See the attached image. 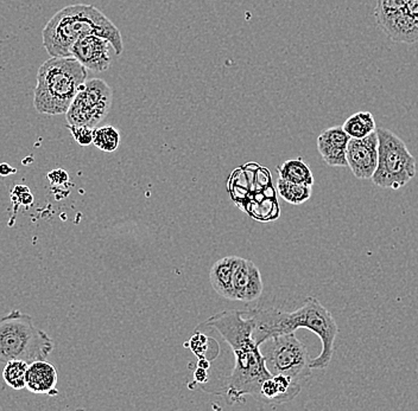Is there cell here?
I'll return each instance as SVG.
<instances>
[{
	"label": "cell",
	"instance_id": "ffe728a7",
	"mask_svg": "<svg viewBox=\"0 0 418 411\" xmlns=\"http://www.w3.org/2000/svg\"><path fill=\"white\" fill-rule=\"evenodd\" d=\"M29 364L24 361H10L6 363L3 378L8 387L15 390H23L27 383V372Z\"/></svg>",
	"mask_w": 418,
	"mask_h": 411
},
{
	"label": "cell",
	"instance_id": "277c9868",
	"mask_svg": "<svg viewBox=\"0 0 418 411\" xmlns=\"http://www.w3.org/2000/svg\"><path fill=\"white\" fill-rule=\"evenodd\" d=\"M55 341L36 326L31 315L18 310L0 317V363L45 361Z\"/></svg>",
	"mask_w": 418,
	"mask_h": 411
},
{
	"label": "cell",
	"instance_id": "7402d4cb",
	"mask_svg": "<svg viewBox=\"0 0 418 411\" xmlns=\"http://www.w3.org/2000/svg\"><path fill=\"white\" fill-rule=\"evenodd\" d=\"M68 130L71 132L74 140L80 146H89L93 144V130L94 128L87 126L68 125Z\"/></svg>",
	"mask_w": 418,
	"mask_h": 411
},
{
	"label": "cell",
	"instance_id": "e0dca14e",
	"mask_svg": "<svg viewBox=\"0 0 418 411\" xmlns=\"http://www.w3.org/2000/svg\"><path fill=\"white\" fill-rule=\"evenodd\" d=\"M277 172L280 174V178L290 183L309 185V186H312L314 184L312 170L304 163L302 158L284 161L277 167Z\"/></svg>",
	"mask_w": 418,
	"mask_h": 411
},
{
	"label": "cell",
	"instance_id": "5bb4252c",
	"mask_svg": "<svg viewBox=\"0 0 418 411\" xmlns=\"http://www.w3.org/2000/svg\"><path fill=\"white\" fill-rule=\"evenodd\" d=\"M59 373L55 366L47 361H34L29 364L25 388L37 395L55 396L57 390Z\"/></svg>",
	"mask_w": 418,
	"mask_h": 411
},
{
	"label": "cell",
	"instance_id": "4fadbf2b",
	"mask_svg": "<svg viewBox=\"0 0 418 411\" xmlns=\"http://www.w3.org/2000/svg\"><path fill=\"white\" fill-rule=\"evenodd\" d=\"M349 135L343 130V126L324 130L317 137V149L326 164L333 167H346V149Z\"/></svg>",
	"mask_w": 418,
	"mask_h": 411
},
{
	"label": "cell",
	"instance_id": "4316f807",
	"mask_svg": "<svg viewBox=\"0 0 418 411\" xmlns=\"http://www.w3.org/2000/svg\"><path fill=\"white\" fill-rule=\"evenodd\" d=\"M194 377H195V380L199 382V383H205L207 378H208V376H207V370L199 366L198 370L194 373Z\"/></svg>",
	"mask_w": 418,
	"mask_h": 411
},
{
	"label": "cell",
	"instance_id": "ba28073f",
	"mask_svg": "<svg viewBox=\"0 0 418 411\" xmlns=\"http://www.w3.org/2000/svg\"><path fill=\"white\" fill-rule=\"evenodd\" d=\"M112 101L113 91L103 80L86 81L66 113L68 125L95 128L110 112Z\"/></svg>",
	"mask_w": 418,
	"mask_h": 411
},
{
	"label": "cell",
	"instance_id": "5b68a950",
	"mask_svg": "<svg viewBox=\"0 0 418 411\" xmlns=\"http://www.w3.org/2000/svg\"><path fill=\"white\" fill-rule=\"evenodd\" d=\"M375 132L378 135V164L372 181L379 188L398 190L416 176V159L395 133L380 127Z\"/></svg>",
	"mask_w": 418,
	"mask_h": 411
},
{
	"label": "cell",
	"instance_id": "9a60e30c",
	"mask_svg": "<svg viewBox=\"0 0 418 411\" xmlns=\"http://www.w3.org/2000/svg\"><path fill=\"white\" fill-rule=\"evenodd\" d=\"M302 387L288 377L276 375L264 380L261 384L259 402L270 405H280L296 398Z\"/></svg>",
	"mask_w": 418,
	"mask_h": 411
},
{
	"label": "cell",
	"instance_id": "2e32d148",
	"mask_svg": "<svg viewBox=\"0 0 418 411\" xmlns=\"http://www.w3.org/2000/svg\"><path fill=\"white\" fill-rule=\"evenodd\" d=\"M237 256H227L224 259L217 260L214 263L209 278L214 290L222 298L229 299L233 301V274L236 268Z\"/></svg>",
	"mask_w": 418,
	"mask_h": 411
},
{
	"label": "cell",
	"instance_id": "8fae6325",
	"mask_svg": "<svg viewBox=\"0 0 418 411\" xmlns=\"http://www.w3.org/2000/svg\"><path fill=\"white\" fill-rule=\"evenodd\" d=\"M259 268L251 260L238 257L233 274V301H254L263 293Z\"/></svg>",
	"mask_w": 418,
	"mask_h": 411
},
{
	"label": "cell",
	"instance_id": "cb8c5ba5",
	"mask_svg": "<svg viewBox=\"0 0 418 411\" xmlns=\"http://www.w3.org/2000/svg\"><path fill=\"white\" fill-rule=\"evenodd\" d=\"M408 0H378L375 12H394L405 8Z\"/></svg>",
	"mask_w": 418,
	"mask_h": 411
},
{
	"label": "cell",
	"instance_id": "30bf717a",
	"mask_svg": "<svg viewBox=\"0 0 418 411\" xmlns=\"http://www.w3.org/2000/svg\"><path fill=\"white\" fill-rule=\"evenodd\" d=\"M108 40L99 36H87L78 40L71 47V57L79 61L83 67L96 73L108 70L112 63Z\"/></svg>",
	"mask_w": 418,
	"mask_h": 411
},
{
	"label": "cell",
	"instance_id": "d4e9b609",
	"mask_svg": "<svg viewBox=\"0 0 418 411\" xmlns=\"http://www.w3.org/2000/svg\"><path fill=\"white\" fill-rule=\"evenodd\" d=\"M47 179L52 185H64L69 181V176L64 170L57 169L48 173Z\"/></svg>",
	"mask_w": 418,
	"mask_h": 411
},
{
	"label": "cell",
	"instance_id": "9c48e42d",
	"mask_svg": "<svg viewBox=\"0 0 418 411\" xmlns=\"http://www.w3.org/2000/svg\"><path fill=\"white\" fill-rule=\"evenodd\" d=\"M347 166L358 179H371L378 164V135L377 132L361 139L348 141L346 149Z\"/></svg>",
	"mask_w": 418,
	"mask_h": 411
},
{
	"label": "cell",
	"instance_id": "7c38bea8",
	"mask_svg": "<svg viewBox=\"0 0 418 411\" xmlns=\"http://www.w3.org/2000/svg\"><path fill=\"white\" fill-rule=\"evenodd\" d=\"M378 28L395 43L412 44L418 42V25L402 8L394 12H375Z\"/></svg>",
	"mask_w": 418,
	"mask_h": 411
},
{
	"label": "cell",
	"instance_id": "484cf974",
	"mask_svg": "<svg viewBox=\"0 0 418 411\" xmlns=\"http://www.w3.org/2000/svg\"><path fill=\"white\" fill-rule=\"evenodd\" d=\"M408 15L415 20V23L418 25V0H408L407 6H405Z\"/></svg>",
	"mask_w": 418,
	"mask_h": 411
},
{
	"label": "cell",
	"instance_id": "44dd1931",
	"mask_svg": "<svg viewBox=\"0 0 418 411\" xmlns=\"http://www.w3.org/2000/svg\"><path fill=\"white\" fill-rule=\"evenodd\" d=\"M93 144L103 152H115L120 144V133L113 126H103L93 130Z\"/></svg>",
	"mask_w": 418,
	"mask_h": 411
},
{
	"label": "cell",
	"instance_id": "d6986e66",
	"mask_svg": "<svg viewBox=\"0 0 418 411\" xmlns=\"http://www.w3.org/2000/svg\"><path fill=\"white\" fill-rule=\"evenodd\" d=\"M277 191L283 200L294 205H300L312 197V186L295 184L280 178L277 181Z\"/></svg>",
	"mask_w": 418,
	"mask_h": 411
},
{
	"label": "cell",
	"instance_id": "83f0119b",
	"mask_svg": "<svg viewBox=\"0 0 418 411\" xmlns=\"http://www.w3.org/2000/svg\"><path fill=\"white\" fill-rule=\"evenodd\" d=\"M16 169H12L10 165L6 164V163H3V164H0V176L3 177H8L12 173H16Z\"/></svg>",
	"mask_w": 418,
	"mask_h": 411
},
{
	"label": "cell",
	"instance_id": "603a6c76",
	"mask_svg": "<svg viewBox=\"0 0 418 411\" xmlns=\"http://www.w3.org/2000/svg\"><path fill=\"white\" fill-rule=\"evenodd\" d=\"M12 200L20 205H30L34 202V196L29 188L24 185H17L12 191Z\"/></svg>",
	"mask_w": 418,
	"mask_h": 411
},
{
	"label": "cell",
	"instance_id": "52a82bcc",
	"mask_svg": "<svg viewBox=\"0 0 418 411\" xmlns=\"http://www.w3.org/2000/svg\"><path fill=\"white\" fill-rule=\"evenodd\" d=\"M234 353V368L227 380V396L231 403L246 395L259 401L261 384L273 376L265 366L264 357L256 341L231 346Z\"/></svg>",
	"mask_w": 418,
	"mask_h": 411
},
{
	"label": "cell",
	"instance_id": "8992f818",
	"mask_svg": "<svg viewBox=\"0 0 418 411\" xmlns=\"http://www.w3.org/2000/svg\"><path fill=\"white\" fill-rule=\"evenodd\" d=\"M261 354L268 372L288 377L303 388L308 383L312 368L307 346L294 333H285L261 343Z\"/></svg>",
	"mask_w": 418,
	"mask_h": 411
},
{
	"label": "cell",
	"instance_id": "7a4b0ae2",
	"mask_svg": "<svg viewBox=\"0 0 418 411\" xmlns=\"http://www.w3.org/2000/svg\"><path fill=\"white\" fill-rule=\"evenodd\" d=\"M110 42L115 55H122L124 42L119 29L93 5H69L56 12L42 32L43 47L52 57H71L73 45L87 36Z\"/></svg>",
	"mask_w": 418,
	"mask_h": 411
},
{
	"label": "cell",
	"instance_id": "f1b7e54d",
	"mask_svg": "<svg viewBox=\"0 0 418 411\" xmlns=\"http://www.w3.org/2000/svg\"><path fill=\"white\" fill-rule=\"evenodd\" d=\"M199 366H200V368H206V370H207V368H208L209 366H210V365H209V361H206L205 357H203V358H200V361H199Z\"/></svg>",
	"mask_w": 418,
	"mask_h": 411
},
{
	"label": "cell",
	"instance_id": "6da1fadb",
	"mask_svg": "<svg viewBox=\"0 0 418 411\" xmlns=\"http://www.w3.org/2000/svg\"><path fill=\"white\" fill-rule=\"evenodd\" d=\"M251 317L254 322L253 338L259 346L270 338L307 329L315 333L322 343V351L315 359H310V368L324 370L331 364L339 327L331 312L314 297L307 298L304 305L294 312L268 308L256 311Z\"/></svg>",
	"mask_w": 418,
	"mask_h": 411
},
{
	"label": "cell",
	"instance_id": "3957f363",
	"mask_svg": "<svg viewBox=\"0 0 418 411\" xmlns=\"http://www.w3.org/2000/svg\"><path fill=\"white\" fill-rule=\"evenodd\" d=\"M87 76V68L74 57L48 59L37 73L34 95L35 110L50 117L67 113Z\"/></svg>",
	"mask_w": 418,
	"mask_h": 411
},
{
	"label": "cell",
	"instance_id": "ac0fdd59",
	"mask_svg": "<svg viewBox=\"0 0 418 411\" xmlns=\"http://www.w3.org/2000/svg\"><path fill=\"white\" fill-rule=\"evenodd\" d=\"M343 128L349 137L361 139L377 130L375 118L370 112H358L345 121Z\"/></svg>",
	"mask_w": 418,
	"mask_h": 411
}]
</instances>
